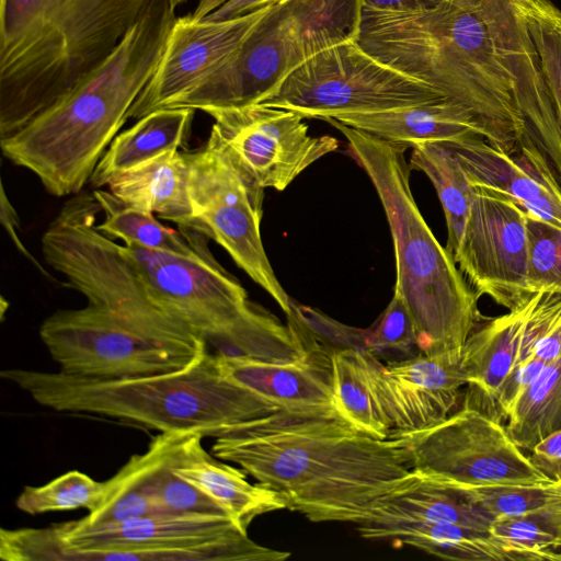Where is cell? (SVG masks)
I'll use <instances>...</instances> for the list:
<instances>
[{
  "label": "cell",
  "instance_id": "obj_1",
  "mask_svg": "<svg viewBox=\"0 0 561 561\" xmlns=\"http://www.w3.org/2000/svg\"><path fill=\"white\" fill-rule=\"evenodd\" d=\"M390 62L470 112L496 148L512 152L530 140L561 184V128L512 0H446L408 13L393 33Z\"/></svg>",
  "mask_w": 561,
  "mask_h": 561
},
{
  "label": "cell",
  "instance_id": "obj_2",
  "mask_svg": "<svg viewBox=\"0 0 561 561\" xmlns=\"http://www.w3.org/2000/svg\"><path fill=\"white\" fill-rule=\"evenodd\" d=\"M211 450L313 523L365 522L412 472L397 438L373 437L325 413L279 410L216 437Z\"/></svg>",
  "mask_w": 561,
  "mask_h": 561
},
{
  "label": "cell",
  "instance_id": "obj_3",
  "mask_svg": "<svg viewBox=\"0 0 561 561\" xmlns=\"http://www.w3.org/2000/svg\"><path fill=\"white\" fill-rule=\"evenodd\" d=\"M175 19L170 0H150L99 67L24 128L0 140L4 157L34 173L48 193L78 194L153 75Z\"/></svg>",
  "mask_w": 561,
  "mask_h": 561
},
{
  "label": "cell",
  "instance_id": "obj_4",
  "mask_svg": "<svg viewBox=\"0 0 561 561\" xmlns=\"http://www.w3.org/2000/svg\"><path fill=\"white\" fill-rule=\"evenodd\" d=\"M322 121L346 137L351 156L379 196L394 247V290L412 314L420 353L461 357L467 339L481 320L478 294L417 208L410 187L408 148L331 117Z\"/></svg>",
  "mask_w": 561,
  "mask_h": 561
},
{
  "label": "cell",
  "instance_id": "obj_5",
  "mask_svg": "<svg viewBox=\"0 0 561 561\" xmlns=\"http://www.w3.org/2000/svg\"><path fill=\"white\" fill-rule=\"evenodd\" d=\"M1 378L55 411L116 417L159 432L185 431L204 437L216 438L282 410L228 379L209 353L185 368L138 377L98 379L10 368L1 371Z\"/></svg>",
  "mask_w": 561,
  "mask_h": 561
},
{
  "label": "cell",
  "instance_id": "obj_6",
  "mask_svg": "<svg viewBox=\"0 0 561 561\" xmlns=\"http://www.w3.org/2000/svg\"><path fill=\"white\" fill-rule=\"evenodd\" d=\"M150 0H69L0 51V140L69 93L119 45Z\"/></svg>",
  "mask_w": 561,
  "mask_h": 561
},
{
  "label": "cell",
  "instance_id": "obj_7",
  "mask_svg": "<svg viewBox=\"0 0 561 561\" xmlns=\"http://www.w3.org/2000/svg\"><path fill=\"white\" fill-rule=\"evenodd\" d=\"M12 561H284L228 516L158 514L89 525L82 519L9 530Z\"/></svg>",
  "mask_w": 561,
  "mask_h": 561
},
{
  "label": "cell",
  "instance_id": "obj_8",
  "mask_svg": "<svg viewBox=\"0 0 561 561\" xmlns=\"http://www.w3.org/2000/svg\"><path fill=\"white\" fill-rule=\"evenodd\" d=\"M362 10V0L273 4L231 55L167 108L207 112L261 103L316 54L357 39Z\"/></svg>",
  "mask_w": 561,
  "mask_h": 561
},
{
  "label": "cell",
  "instance_id": "obj_9",
  "mask_svg": "<svg viewBox=\"0 0 561 561\" xmlns=\"http://www.w3.org/2000/svg\"><path fill=\"white\" fill-rule=\"evenodd\" d=\"M99 211L93 194L65 203L42 237L47 264L133 332L192 360L202 358L205 339L152 298L123 245L96 229Z\"/></svg>",
  "mask_w": 561,
  "mask_h": 561
},
{
  "label": "cell",
  "instance_id": "obj_10",
  "mask_svg": "<svg viewBox=\"0 0 561 561\" xmlns=\"http://www.w3.org/2000/svg\"><path fill=\"white\" fill-rule=\"evenodd\" d=\"M445 98L430 85L379 61L350 39L316 54L293 70L261 104L304 118L375 113Z\"/></svg>",
  "mask_w": 561,
  "mask_h": 561
},
{
  "label": "cell",
  "instance_id": "obj_11",
  "mask_svg": "<svg viewBox=\"0 0 561 561\" xmlns=\"http://www.w3.org/2000/svg\"><path fill=\"white\" fill-rule=\"evenodd\" d=\"M186 156L191 203L205 234L288 314L290 298L272 268L261 237L264 188L214 127L205 145Z\"/></svg>",
  "mask_w": 561,
  "mask_h": 561
},
{
  "label": "cell",
  "instance_id": "obj_12",
  "mask_svg": "<svg viewBox=\"0 0 561 561\" xmlns=\"http://www.w3.org/2000/svg\"><path fill=\"white\" fill-rule=\"evenodd\" d=\"M405 448L412 469L466 485L550 482L513 440L502 422L461 405L421 431L391 433Z\"/></svg>",
  "mask_w": 561,
  "mask_h": 561
},
{
  "label": "cell",
  "instance_id": "obj_13",
  "mask_svg": "<svg viewBox=\"0 0 561 561\" xmlns=\"http://www.w3.org/2000/svg\"><path fill=\"white\" fill-rule=\"evenodd\" d=\"M39 336L60 371L85 378L156 375L196 362L138 335L91 304L54 312L43 321Z\"/></svg>",
  "mask_w": 561,
  "mask_h": 561
},
{
  "label": "cell",
  "instance_id": "obj_14",
  "mask_svg": "<svg viewBox=\"0 0 561 561\" xmlns=\"http://www.w3.org/2000/svg\"><path fill=\"white\" fill-rule=\"evenodd\" d=\"M451 255L478 296L486 295L513 310L534 295L527 282L526 213L501 194L476 187Z\"/></svg>",
  "mask_w": 561,
  "mask_h": 561
},
{
  "label": "cell",
  "instance_id": "obj_15",
  "mask_svg": "<svg viewBox=\"0 0 561 561\" xmlns=\"http://www.w3.org/2000/svg\"><path fill=\"white\" fill-rule=\"evenodd\" d=\"M123 250L152 298L205 341L226 331L250 302L245 289L209 251L185 256L135 243Z\"/></svg>",
  "mask_w": 561,
  "mask_h": 561
},
{
  "label": "cell",
  "instance_id": "obj_16",
  "mask_svg": "<svg viewBox=\"0 0 561 561\" xmlns=\"http://www.w3.org/2000/svg\"><path fill=\"white\" fill-rule=\"evenodd\" d=\"M233 156L263 188L284 191L309 165L340 147L331 136H311L294 111L261 103L205 112Z\"/></svg>",
  "mask_w": 561,
  "mask_h": 561
},
{
  "label": "cell",
  "instance_id": "obj_17",
  "mask_svg": "<svg viewBox=\"0 0 561 561\" xmlns=\"http://www.w3.org/2000/svg\"><path fill=\"white\" fill-rule=\"evenodd\" d=\"M272 5L221 21L176 18L157 68L131 105L128 118L139 119L167 108L195 87L239 47Z\"/></svg>",
  "mask_w": 561,
  "mask_h": 561
},
{
  "label": "cell",
  "instance_id": "obj_18",
  "mask_svg": "<svg viewBox=\"0 0 561 561\" xmlns=\"http://www.w3.org/2000/svg\"><path fill=\"white\" fill-rule=\"evenodd\" d=\"M373 381L391 433L427 428L449 416L466 376L461 357L417 354L382 364L375 355Z\"/></svg>",
  "mask_w": 561,
  "mask_h": 561
},
{
  "label": "cell",
  "instance_id": "obj_19",
  "mask_svg": "<svg viewBox=\"0 0 561 561\" xmlns=\"http://www.w3.org/2000/svg\"><path fill=\"white\" fill-rule=\"evenodd\" d=\"M476 187L501 194L525 213L561 228V184L528 139L503 151L482 136L448 141Z\"/></svg>",
  "mask_w": 561,
  "mask_h": 561
},
{
  "label": "cell",
  "instance_id": "obj_20",
  "mask_svg": "<svg viewBox=\"0 0 561 561\" xmlns=\"http://www.w3.org/2000/svg\"><path fill=\"white\" fill-rule=\"evenodd\" d=\"M296 330L308 344V353L300 360L265 363L215 354L219 369L231 381L282 410L339 415L331 353Z\"/></svg>",
  "mask_w": 561,
  "mask_h": 561
},
{
  "label": "cell",
  "instance_id": "obj_21",
  "mask_svg": "<svg viewBox=\"0 0 561 561\" xmlns=\"http://www.w3.org/2000/svg\"><path fill=\"white\" fill-rule=\"evenodd\" d=\"M528 300L476 328L461 352L467 387L462 405L500 422L503 420L497 408V396L518 360Z\"/></svg>",
  "mask_w": 561,
  "mask_h": 561
},
{
  "label": "cell",
  "instance_id": "obj_22",
  "mask_svg": "<svg viewBox=\"0 0 561 561\" xmlns=\"http://www.w3.org/2000/svg\"><path fill=\"white\" fill-rule=\"evenodd\" d=\"M198 433L183 444L173 471L213 499L248 534L259 516L288 510L286 499L259 482L250 483L245 472L213 458L203 447Z\"/></svg>",
  "mask_w": 561,
  "mask_h": 561
},
{
  "label": "cell",
  "instance_id": "obj_23",
  "mask_svg": "<svg viewBox=\"0 0 561 561\" xmlns=\"http://www.w3.org/2000/svg\"><path fill=\"white\" fill-rule=\"evenodd\" d=\"M186 152L167 151L110 179L108 191L124 203L157 214L181 230L204 233L191 203Z\"/></svg>",
  "mask_w": 561,
  "mask_h": 561
},
{
  "label": "cell",
  "instance_id": "obj_24",
  "mask_svg": "<svg viewBox=\"0 0 561 561\" xmlns=\"http://www.w3.org/2000/svg\"><path fill=\"white\" fill-rule=\"evenodd\" d=\"M331 118L407 148L476 135L484 138L482 128L470 112L447 98L382 112L343 114Z\"/></svg>",
  "mask_w": 561,
  "mask_h": 561
},
{
  "label": "cell",
  "instance_id": "obj_25",
  "mask_svg": "<svg viewBox=\"0 0 561 561\" xmlns=\"http://www.w3.org/2000/svg\"><path fill=\"white\" fill-rule=\"evenodd\" d=\"M401 520L449 523L482 530H489L493 522L455 485L415 469L402 485L379 501L363 523Z\"/></svg>",
  "mask_w": 561,
  "mask_h": 561
},
{
  "label": "cell",
  "instance_id": "obj_26",
  "mask_svg": "<svg viewBox=\"0 0 561 561\" xmlns=\"http://www.w3.org/2000/svg\"><path fill=\"white\" fill-rule=\"evenodd\" d=\"M194 432H159L147 450L133 455L108 480L101 505L81 518L89 525L163 514L152 494L158 467L174 454Z\"/></svg>",
  "mask_w": 561,
  "mask_h": 561
},
{
  "label": "cell",
  "instance_id": "obj_27",
  "mask_svg": "<svg viewBox=\"0 0 561 561\" xmlns=\"http://www.w3.org/2000/svg\"><path fill=\"white\" fill-rule=\"evenodd\" d=\"M367 540H392L438 558L457 561H514L512 553L497 543L489 530L449 523L401 520L356 525Z\"/></svg>",
  "mask_w": 561,
  "mask_h": 561
},
{
  "label": "cell",
  "instance_id": "obj_28",
  "mask_svg": "<svg viewBox=\"0 0 561 561\" xmlns=\"http://www.w3.org/2000/svg\"><path fill=\"white\" fill-rule=\"evenodd\" d=\"M194 112L188 107H171L140 117L112 140L90 178L91 185L101 188L112 176L179 149L190 133Z\"/></svg>",
  "mask_w": 561,
  "mask_h": 561
},
{
  "label": "cell",
  "instance_id": "obj_29",
  "mask_svg": "<svg viewBox=\"0 0 561 561\" xmlns=\"http://www.w3.org/2000/svg\"><path fill=\"white\" fill-rule=\"evenodd\" d=\"M217 355L265 363H295L308 353V344L287 322L249 302L245 310L222 333L206 341Z\"/></svg>",
  "mask_w": 561,
  "mask_h": 561
},
{
  "label": "cell",
  "instance_id": "obj_30",
  "mask_svg": "<svg viewBox=\"0 0 561 561\" xmlns=\"http://www.w3.org/2000/svg\"><path fill=\"white\" fill-rule=\"evenodd\" d=\"M374 357L369 351L331 353L334 405L337 414L353 427L385 439L390 436L392 427L374 388Z\"/></svg>",
  "mask_w": 561,
  "mask_h": 561
},
{
  "label": "cell",
  "instance_id": "obj_31",
  "mask_svg": "<svg viewBox=\"0 0 561 561\" xmlns=\"http://www.w3.org/2000/svg\"><path fill=\"white\" fill-rule=\"evenodd\" d=\"M92 194L104 214V220L96 225V229L108 238L185 256L208 252L202 243V237L206 234L178 232L161 224L153 213L124 203L108 190L95 188Z\"/></svg>",
  "mask_w": 561,
  "mask_h": 561
},
{
  "label": "cell",
  "instance_id": "obj_32",
  "mask_svg": "<svg viewBox=\"0 0 561 561\" xmlns=\"http://www.w3.org/2000/svg\"><path fill=\"white\" fill-rule=\"evenodd\" d=\"M409 165L411 170L423 172L436 190L446 218V249L453 254L469 215L476 187L448 141H431L413 147Z\"/></svg>",
  "mask_w": 561,
  "mask_h": 561
},
{
  "label": "cell",
  "instance_id": "obj_33",
  "mask_svg": "<svg viewBox=\"0 0 561 561\" xmlns=\"http://www.w3.org/2000/svg\"><path fill=\"white\" fill-rule=\"evenodd\" d=\"M506 420L513 440L528 451L561 430V357L547 363L514 402Z\"/></svg>",
  "mask_w": 561,
  "mask_h": 561
},
{
  "label": "cell",
  "instance_id": "obj_34",
  "mask_svg": "<svg viewBox=\"0 0 561 561\" xmlns=\"http://www.w3.org/2000/svg\"><path fill=\"white\" fill-rule=\"evenodd\" d=\"M450 484L459 489L492 520L537 513L561 497V485L558 481L539 484Z\"/></svg>",
  "mask_w": 561,
  "mask_h": 561
},
{
  "label": "cell",
  "instance_id": "obj_35",
  "mask_svg": "<svg viewBox=\"0 0 561 561\" xmlns=\"http://www.w3.org/2000/svg\"><path fill=\"white\" fill-rule=\"evenodd\" d=\"M106 481H96L78 471H68L46 484L25 486L15 501L16 507L27 514L85 508L95 511L102 503Z\"/></svg>",
  "mask_w": 561,
  "mask_h": 561
},
{
  "label": "cell",
  "instance_id": "obj_36",
  "mask_svg": "<svg viewBox=\"0 0 561 561\" xmlns=\"http://www.w3.org/2000/svg\"><path fill=\"white\" fill-rule=\"evenodd\" d=\"M540 58L561 128V11L549 0H512Z\"/></svg>",
  "mask_w": 561,
  "mask_h": 561
},
{
  "label": "cell",
  "instance_id": "obj_37",
  "mask_svg": "<svg viewBox=\"0 0 561 561\" xmlns=\"http://www.w3.org/2000/svg\"><path fill=\"white\" fill-rule=\"evenodd\" d=\"M489 533L513 554L514 561L545 560L543 550L561 537L548 507L528 515L493 520Z\"/></svg>",
  "mask_w": 561,
  "mask_h": 561
},
{
  "label": "cell",
  "instance_id": "obj_38",
  "mask_svg": "<svg viewBox=\"0 0 561 561\" xmlns=\"http://www.w3.org/2000/svg\"><path fill=\"white\" fill-rule=\"evenodd\" d=\"M526 232L530 293L561 295V228L526 213Z\"/></svg>",
  "mask_w": 561,
  "mask_h": 561
},
{
  "label": "cell",
  "instance_id": "obj_39",
  "mask_svg": "<svg viewBox=\"0 0 561 561\" xmlns=\"http://www.w3.org/2000/svg\"><path fill=\"white\" fill-rule=\"evenodd\" d=\"M367 348L379 357H393V360L413 357L417 350V333L412 314L401 295L393 296L379 319L368 329ZM420 353V351H419Z\"/></svg>",
  "mask_w": 561,
  "mask_h": 561
},
{
  "label": "cell",
  "instance_id": "obj_40",
  "mask_svg": "<svg viewBox=\"0 0 561 561\" xmlns=\"http://www.w3.org/2000/svg\"><path fill=\"white\" fill-rule=\"evenodd\" d=\"M183 444L158 467L154 473L152 494L157 505L163 514L228 516L213 499L173 471Z\"/></svg>",
  "mask_w": 561,
  "mask_h": 561
},
{
  "label": "cell",
  "instance_id": "obj_41",
  "mask_svg": "<svg viewBox=\"0 0 561 561\" xmlns=\"http://www.w3.org/2000/svg\"><path fill=\"white\" fill-rule=\"evenodd\" d=\"M287 321L330 353L368 351L366 329L344 324L322 311L290 299Z\"/></svg>",
  "mask_w": 561,
  "mask_h": 561
},
{
  "label": "cell",
  "instance_id": "obj_42",
  "mask_svg": "<svg viewBox=\"0 0 561 561\" xmlns=\"http://www.w3.org/2000/svg\"><path fill=\"white\" fill-rule=\"evenodd\" d=\"M69 0H0V51L12 47Z\"/></svg>",
  "mask_w": 561,
  "mask_h": 561
},
{
  "label": "cell",
  "instance_id": "obj_43",
  "mask_svg": "<svg viewBox=\"0 0 561 561\" xmlns=\"http://www.w3.org/2000/svg\"><path fill=\"white\" fill-rule=\"evenodd\" d=\"M546 365L547 362L530 357L516 364L511 370L497 396V408L503 421L507 419L517 398L539 376Z\"/></svg>",
  "mask_w": 561,
  "mask_h": 561
},
{
  "label": "cell",
  "instance_id": "obj_44",
  "mask_svg": "<svg viewBox=\"0 0 561 561\" xmlns=\"http://www.w3.org/2000/svg\"><path fill=\"white\" fill-rule=\"evenodd\" d=\"M529 460L550 481L561 480V430L538 442L529 450Z\"/></svg>",
  "mask_w": 561,
  "mask_h": 561
},
{
  "label": "cell",
  "instance_id": "obj_45",
  "mask_svg": "<svg viewBox=\"0 0 561 561\" xmlns=\"http://www.w3.org/2000/svg\"><path fill=\"white\" fill-rule=\"evenodd\" d=\"M533 356L547 363L561 357V310L537 341Z\"/></svg>",
  "mask_w": 561,
  "mask_h": 561
},
{
  "label": "cell",
  "instance_id": "obj_46",
  "mask_svg": "<svg viewBox=\"0 0 561 561\" xmlns=\"http://www.w3.org/2000/svg\"><path fill=\"white\" fill-rule=\"evenodd\" d=\"M0 217L1 222L3 227L9 232L13 243L18 248V250L26 256L33 264L36 265V267L48 278H50V275L46 272L45 268L42 267V265L30 254L27 249L23 245V243L20 240V237L18 234V228H19V217L16 214V210L14 209L12 203L8 198L3 184H1V197H0Z\"/></svg>",
  "mask_w": 561,
  "mask_h": 561
},
{
  "label": "cell",
  "instance_id": "obj_47",
  "mask_svg": "<svg viewBox=\"0 0 561 561\" xmlns=\"http://www.w3.org/2000/svg\"><path fill=\"white\" fill-rule=\"evenodd\" d=\"M282 0H230L204 18V21H221L238 18ZM202 21V20H201Z\"/></svg>",
  "mask_w": 561,
  "mask_h": 561
},
{
  "label": "cell",
  "instance_id": "obj_48",
  "mask_svg": "<svg viewBox=\"0 0 561 561\" xmlns=\"http://www.w3.org/2000/svg\"><path fill=\"white\" fill-rule=\"evenodd\" d=\"M446 0H362L363 7L383 11H419L432 9Z\"/></svg>",
  "mask_w": 561,
  "mask_h": 561
},
{
  "label": "cell",
  "instance_id": "obj_49",
  "mask_svg": "<svg viewBox=\"0 0 561 561\" xmlns=\"http://www.w3.org/2000/svg\"><path fill=\"white\" fill-rule=\"evenodd\" d=\"M230 0H199L194 12L191 14L196 21H201Z\"/></svg>",
  "mask_w": 561,
  "mask_h": 561
},
{
  "label": "cell",
  "instance_id": "obj_50",
  "mask_svg": "<svg viewBox=\"0 0 561 561\" xmlns=\"http://www.w3.org/2000/svg\"><path fill=\"white\" fill-rule=\"evenodd\" d=\"M545 560L561 561V537L543 550Z\"/></svg>",
  "mask_w": 561,
  "mask_h": 561
},
{
  "label": "cell",
  "instance_id": "obj_51",
  "mask_svg": "<svg viewBox=\"0 0 561 561\" xmlns=\"http://www.w3.org/2000/svg\"><path fill=\"white\" fill-rule=\"evenodd\" d=\"M558 482L561 485V480ZM548 511L561 533V497L554 504L549 506Z\"/></svg>",
  "mask_w": 561,
  "mask_h": 561
},
{
  "label": "cell",
  "instance_id": "obj_52",
  "mask_svg": "<svg viewBox=\"0 0 561 561\" xmlns=\"http://www.w3.org/2000/svg\"><path fill=\"white\" fill-rule=\"evenodd\" d=\"M183 2H185V0H170V3H171L173 9H176V7H179Z\"/></svg>",
  "mask_w": 561,
  "mask_h": 561
}]
</instances>
